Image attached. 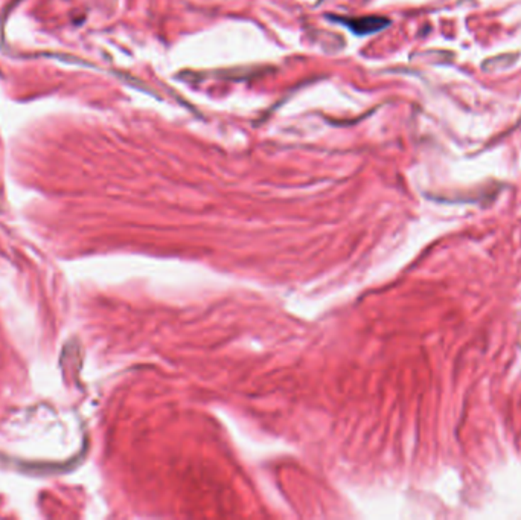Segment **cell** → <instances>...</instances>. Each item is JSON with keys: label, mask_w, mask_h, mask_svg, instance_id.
<instances>
[{"label": "cell", "mask_w": 521, "mask_h": 520, "mask_svg": "<svg viewBox=\"0 0 521 520\" xmlns=\"http://www.w3.org/2000/svg\"><path fill=\"white\" fill-rule=\"evenodd\" d=\"M518 58V54H505L500 57H494L486 60L482 69L486 72H497V70H505L508 67L512 66Z\"/></svg>", "instance_id": "obj_2"}, {"label": "cell", "mask_w": 521, "mask_h": 520, "mask_svg": "<svg viewBox=\"0 0 521 520\" xmlns=\"http://www.w3.org/2000/svg\"><path fill=\"white\" fill-rule=\"evenodd\" d=\"M343 25L348 26L353 34L369 36L384 29L390 22L383 17H360V18H343Z\"/></svg>", "instance_id": "obj_1"}]
</instances>
